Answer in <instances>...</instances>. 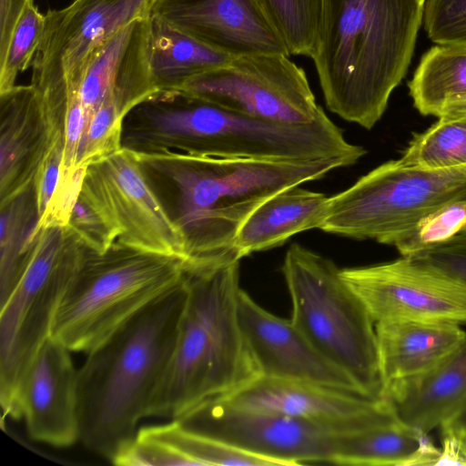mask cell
Masks as SVG:
<instances>
[{
	"label": "cell",
	"mask_w": 466,
	"mask_h": 466,
	"mask_svg": "<svg viewBox=\"0 0 466 466\" xmlns=\"http://www.w3.org/2000/svg\"><path fill=\"white\" fill-rule=\"evenodd\" d=\"M33 4L34 0H0V59L8 47L22 13Z\"/></svg>",
	"instance_id": "obj_37"
},
{
	"label": "cell",
	"mask_w": 466,
	"mask_h": 466,
	"mask_svg": "<svg viewBox=\"0 0 466 466\" xmlns=\"http://www.w3.org/2000/svg\"><path fill=\"white\" fill-rule=\"evenodd\" d=\"M186 276L102 344L77 370L79 440L109 459L149 417L187 299Z\"/></svg>",
	"instance_id": "obj_4"
},
{
	"label": "cell",
	"mask_w": 466,
	"mask_h": 466,
	"mask_svg": "<svg viewBox=\"0 0 466 466\" xmlns=\"http://www.w3.org/2000/svg\"><path fill=\"white\" fill-rule=\"evenodd\" d=\"M376 323L395 320L466 323V283L412 257L340 269Z\"/></svg>",
	"instance_id": "obj_13"
},
{
	"label": "cell",
	"mask_w": 466,
	"mask_h": 466,
	"mask_svg": "<svg viewBox=\"0 0 466 466\" xmlns=\"http://www.w3.org/2000/svg\"><path fill=\"white\" fill-rule=\"evenodd\" d=\"M441 450L428 433L400 420L336 435L329 463L339 465H439Z\"/></svg>",
	"instance_id": "obj_24"
},
{
	"label": "cell",
	"mask_w": 466,
	"mask_h": 466,
	"mask_svg": "<svg viewBox=\"0 0 466 466\" xmlns=\"http://www.w3.org/2000/svg\"><path fill=\"white\" fill-rule=\"evenodd\" d=\"M81 189L104 210L118 234L116 241L185 261V236L133 151L122 147L87 166Z\"/></svg>",
	"instance_id": "obj_12"
},
{
	"label": "cell",
	"mask_w": 466,
	"mask_h": 466,
	"mask_svg": "<svg viewBox=\"0 0 466 466\" xmlns=\"http://www.w3.org/2000/svg\"><path fill=\"white\" fill-rule=\"evenodd\" d=\"M399 161L408 167L448 169L466 165V114L440 116L417 134Z\"/></svg>",
	"instance_id": "obj_28"
},
{
	"label": "cell",
	"mask_w": 466,
	"mask_h": 466,
	"mask_svg": "<svg viewBox=\"0 0 466 466\" xmlns=\"http://www.w3.org/2000/svg\"><path fill=\"white\" fill-rule=\"evenodd\" d=\"M292 304L291 321L371 399H382L376 325L336 264L298 244L281 268Z\"/></svg>",
	"instance_id": "obj_7"
},
{
	"label": "cell",
	"mask_w": 466,
	"mask_h": 466,
	"mask_svg": "<svg viewBox=\"0 0 466 466\" xmlns=\"http://www.w3.org/2000/svg\"><path fill=\"white\" fill-rule=\"evenodd\" d=\"M151 15L232 57L289 56L255 0H157Z\"/></svg>",
	"instance_id": "obj_17"
},
{
	"label": "cell",
	"mask_w": 466,
	"mask_h": 466,
	"mask_svg": "<svg viewBox=\"0 0 466 466\" xmlns=\"http://www.w3.org/2000/svg\"><path fill=\"white\" fill-rule=\"evenodd\" d=\"M122 147L224 158L343 157L352 164L367 153L348 142L323 110L308 124L282 123L238 114L183 90L157 91L137 105L124 120Z\"/></svg>",
	"instance_id": "obj_2"
},
{
	"label": "cell",
	"mask_w": 466,
	"mask_h": 466,
	"mask_svg": "<svg viewBox=\"0 0 466 466\" xmlns=\"http://www.w3.org/2000/svg\"><path fill=\"white\" fill-rule=\"evenodd\" d=\"M422 21L435 44L466 45V0H426Z\"/></svg>",
	"instance_id": "obj_34"
},
{
	"label": "cell",
	"mask_w": 466,
	"mask_h": 466,
	"mask_svg": "<svg viewBox=\"0 0 466 466\" xmlns=\"http://www.w3.org/2000/svg\"><path fill=\"white\" fill-rule=\"evenodd\" d=\"M64 134L53 127L32 85L0 93V203L33 187L35 174Z\"/></svg>",
	"instance_id": "obj_19"
},
{
	"label": "cell",
	"mask_w": 466,
	"mask_h": 466,
	"mask_svg": "<svg viewBox=\"0 0 466 466\" xmlns=\"http://www.w3.org/2000/svg\"><path fill=\"white\" fill-rule=\"evenodd\" d=\"M63 153L64 139H59L52 146L35 174L33 188L38 219L46 213L58 190L61 182Z\"/></svg>",
	"instance_id": "obj_36"
},
{
	"label": "cell",
	"mask_w": 466,
	"mask_h": 466,
	"mask_svg": "<svg viewBox=\"0 0 466 466\" xmlns=\"http://www.w3.org/2000/svg\"><path fill=\"white\" fill-rule=\"evenodd\" d=\"M66 226L86 248L96 253L106 252L118 238L104 210L82 189L73 205Z\"/></svg>",
	"instance_id": "obj_33"
},
{
	"label": "cell",
	"mask_w": 466,
	"mask_h": 466,
	"mask_svg": "<svg viewBox=\"0 0 466 466\" xmlns=\"http://www.w3.org/2000/svg\"><path fill=\"white\" fill-rule=\"evenodd\" d=\"M449 423L461 425L466 428V405L464 406L462 410L456 416V418Z\"/></svg>",
	"instance_id": "obj_39"
},
{
	"label": "cell",
	"mask_w": 466,
	"mask_h": 466,
	"mask_svg": "<svg viewBox=\"0 0 466 466\" xmlns=\"http://www.w3.org/2000/svg\"><path fill=\"white\" fill-rule=\"evenodd\" d=\"M157 0H74L48 9L31 64V85L44 96L79 90L86 66L106 39L129 23L148 18Z\"/></svg>",
	"instance_id": "obj_11"
},
{
	"label": "cell",
	"mask_w": 466,
	"mask_h": 466,
	"mask_svg": "<svg viewBox=\"0 0 466 466\" xmlns=\"http://www.w3.org/2000/svg\"><path fill=\"white\" fill-rule=\"evenodd\" d=\"M465 231H466V228L462 232H465Z\"/></svg>",
	"instance_id": "obj_41"
},
{
	"label": "cell",
	"mask_w": 466,
	"mask_h": 466,
	"mask_svg": "<svg viewBox=\"0 0 466 466\" xmlns=\"http://www.w3.org/2000/svg\"><path fill=\"white\" fill-rule=\"evenodd\" d=\"M420 0H322L311 56L326 106L371 129L411 61Z\"/></svg>",
	"instance_id": "obj_3"
},
{
	"label": "cell",
	"mask_w": 466,
	"mask_h": 466,
	"mask_svg": "<svg viewBox=\"0 0 466 466\" xmlns=\"http://www.w3.org/2000/svg\"><path fill=\"white\" fill-rule=\"evenodd\" d=\"M112 462L125 466H279L273 461L191 431L177 420L138 429Z\"/></svg>",
	"instance_id": "obj_20"
},
{
	"label": "cell",
	"mask_w": 466,
	"mask_h": 466,
	"mask_svg": "<svg viewBox=\"0 0 466 466\" xmlns=\"http://www.w3.org/2000/svg\"><path fill=\"white\" fill-rule=\"evenodd\" d=\"M460 200H466V165L420 169L390 160L329 198L319 229L395 246L420 219Z\"/></svg>",
	"instance_id": "obj_9"
},
{
	"label": "cell",
	"mask_w": 466,
	"mask_h": 466,
	"mask_svg": "<svg viewBox=\"0 0 466 466\" xmlns=\"http://www.w3.org/2000/svg\"><path fill=\"white\" fill-rule=\"evenodd\" d=\"M184 260L116 241L86 248L56 309L51 336L70 351L89 353L185 277Z\"/></svg>",
	"instance_id": "obj_6"
},
{
	"label": "cell",
	"mask_w": 466,
	"mask_h": 466,
	"mask_svg": "<svg viewBox=\"0 0 466 466\" xmlns=\"http://www.w3.org/2000/svg\"><path fill=\"white\" fill-rule=\"evenodd\" d=\"M138 104V98L127 88L114 86L108 90L85 128L77 169L86 168L123 147L124 120Z\"/></svg>",
	"instance_id": "obj_29"
},
{
	"label": "cell",
	"mask_w": 466,
	"mask_h": 466,
	"mask_svg": "<svg viewBox=\"0 0 466 466\" xmlns=\"http://www.w3.org/2000/svg\"><path fill=\"white\" fill-rule=\"evenodd\" d=\"M466 114V95L448 100L437 114V117Z\"/></svg>",
	"instance_id": "obj_38"
},
{
	"label": "cell",
	"mask_w": 466,
	"mask_h": 466,
	"mask_svg": "<svg viewBox=\"0 0 466 466\" xmlns=\"http://www.w3.org/2000/svg\"><path fill=\"white\" fill-rule=\"evenodd\" d=\"M150 69L157 91L179 90L187 82L233 57L151 15Z\"/></svg>",
	"instance_id": "obj_25"
},
{
	"label": "cell",
	"mask_w": 466,
	"mask_h": 466,
	"mask_svg": "<svg viewBox=\"0 0 466 466\" xmlns=\"http://www.w3.org/2000/svg\"><path fill=\"white\" fill-rule=\"evenodd\" d=\"M375 325L382 390L427 371L466 340V332L454 322L395 320Z\"/></svg>",
	"instance_id": "obj_22"
},
{
	"label": "cell",
	"mask_w": 466,
	"mask_h": 466,
	"mask_svg": "<svg viewBox=\"0 0 466 466\" xmlns=\"http://www.w3.org/2000/svg\"><path fill=\"white\" fill-rule=\"evenodd\" d=\"M29 241L24 270L0 312V402L19 419V392L25 372L51 337L61 299L76 274L86 247L67 226L47 227Z\"/></svg>",
	"instance_id": "obj_8"
},
{
	"label": "cell",
	"mask_w": 466,
	"mask_h": 466,
	"mask_svg": "<svg viewBox=\"0 0 466 466\" xmlns=\"http://www.w3.org/2000/svg\"><path fill=\"white\" fill-rule=\"evenodd\" d=\"M223 400L232 405L304 420L334 435L360 432L399 420L385 399L314 383L260 377Z\"/></svg>",
	"instance_id": "obj_15"
},
{
	"label": "cell",
	"mask_w": 466,
	"mask_h": 466,
	"mask_svg": "<svg viewBox=\"0 0 466 466\" xmlns=\"http://www.w3.org/2000/svg\"><path fill=\"white\" fill-rule=\"evenodd\" d=\"M466 228V200L450 203L420 220L394 247L401 256H413L449 240Z\"/></svg>",
	"instance_id": "obj_32"
},
{
	"label": "cell",
	"mask_w": 466,
	"mask_h": 466,
	"mask_svg": "<svg viewBox=\"0 0 466 466\" xmlns=\"http://www.w3.org/2000/svg\"><path fill=\"white\" fill-rule=\"evenodd\" d=\"M285 54L233 57L183 90L228 110L269 121L308 124L323 110L303 68Z\"/></svg>",
	"instance_id": "obj_10"
},
{
	"label": "cell",
	"mask_w": 466,
	"mask_h": 466,
	"mask_svg": "<svg viewBox=\"0 0 466 466\" xmlns=\"http://www.w3.org/2000/svg\"><path fill=\"white\" fill-rule=\"evenodd\" d=\"M18 404L32 439L56 447L79 440L77 370L70 350L52 336L25 372Z\"/></svg>",
	"instance_id": "obj_18"
},
{
	"label": "cell",
	"mask_w": 466,
	"mask_h": 466,
	"mask_svg": "<svg viewBox=\"0 0 466 466\" xmlns=\"http://www.w3.org/2000/svg\"><path fill=\"white\" fill-rule=\"evenodd\" d=\"M45 22V14L35 4L22 13L8 47L0 59V93L15 86L18 75L31 66L43 35Z\"/></svg>",
	"instance_id": "obj_31"
},
{
	"label": "cell",
	"mask_w": 466,
	"mask_h": 466,
	"mask_svg": "<svg viewBox=\"0 0 466 466\" xmlns=\"http://www.w3.org/2000/svg\"><path fill=\"white\" fill-rule=\"evenodd\" d=\"M238 315L261 377L314 383L365 396L352 377L323 355L291 319L264 309L242 289Z\"/></svg>",
	"instance_id": "obj_16"
},
{
	"label": "cell",
	"mask_w": 466,
	"mask_h": 466,
	"mask_svg": "<svg viewBox=\"0 0 466 466\" xmlns=\"http://www.w3.org/2000/svg\"><path fill=\"white\" fill-rule=\"evenodd\" d=\"M412 257L466 283V232L426 248Z\"/></svg>",
	"instance_id": "obj_35"
},
{
	"label": "cell",
	"mask_w": 466,
	"mask_h": 466,
	"mask_svg": "<svg viewBox=\"0 0 466 466\" xmlns=\"http://www.w3.org/2000/svg\"><path fill=\"white\" fill-rule=\"evenodd\" d=\"M134 152V151H133ZM160 200L183 232L189 266L240 260L237 234L266 199L286 188L319 179L343 157L224 158L173 151L134 152Z\"/></svg>",
	"instance_id": "obj_1"
},
{
	"label": "cell",
	"mask_w": 466,
	"mask_h": 466,
	"mask_svg": "<svg viewBox=\"0 0 466 466\" xmlns=\"http://www.w3.org/2000/svg\"><path fill=\"white\" fill-rule=\"evenodd\" d=\"M421 2L425 3L426 0H420Z\"/></svg>",
	"instance_id": "obj_40"
},
{
	"label": "cell",
	"mask_w": 466,
	"mask_h": 466,
	"mask_svg": "<svg viewBox=\"0 0 466 466\" xmlns=\"http://www.w3.org/2000/svg\"><path fill=\"white\" fill-rule=\"evenodd\" d=\"M398 419L429 433L466 405V340L427 371L390 384L382 396Z\"/></svg>",
	"instance_id": "obj_21"
},
{
	"label": "cell",
	"mask_w": 466,
	"mask_h": 466,
	"mask_svg": "<svg viewBox=\"0 0 466 466\" xmlns=\"http://www.w3.org/2000/svg\"><path fill=\"white\" fill-rule=\"evenodd\" d=\"M414 107L436 116L450 99L466 95V45H436L429 49L409 82Z\"/></svg>",
	"instance_id": "obj_26"
},
{
	"label": "cell",
	"mask_w": 466,
	"mask_h": 466,
	"mask_svg": "<svg viewBox=\"0 0 466 466\" xmlns=\"http://www.w3.org/2000/svg\"><path fill=\"white\" fill-rule=\"evenodd\" d=\"M284 42L289 56L311 57L315 50L322 0H255Z\"/></svg>",
	"instance_id": "obj_30"
},
{
	"label": "cell",
	"mask_w": 466,
	"mask_h": 466,
	"mask_svg": "<svg viewBox=\"0 0 466 466\" xmlns=\"http://www.w3.org/2000/svg\"><path fill=\"white\" fill-rule=\"evenodd\" d=\"M299 186L271 196L247 218L235 241L239 259L280 246L297 233L319 229L327 217L329 198Z\"/></svg>",
	"instance_id": "obj_23"
},
{
	"label": "cell",
	"mask_w": 466,
	"mask_h": 466,
	"mask_svg": "<svg viewBox=\"0 0 466 466\" xmlns=\"http://www.w3.org/2000/svg\"><path fill=\"white\" fill-rule=\"evenodd\" d=\"M187 299L149 416L177 420L261 377L238 315L239 260L185 266Z\"/></svg>",
	"instance_id": "obj_5"
},
{
	"label": "cell",
	"mask_w": 466,
	"mask_h": 466,
	"mask_svg": "<svg viewBox=\"0 0 466 466\" xmlns=\"http://www.w3.org/2000/svg\"><path fill=\"white\" fill-rule=\"evenodd\" d=\"M0 305L9 297L25 265L29 237L37 220L33 187L0 203Z\"/></svg>",
	"instance_id": "obj_27"
},
{
	"label": "cell",
	"mask_w": 466,
	"mask_h": 466,
	"mask_svg": "<svg viewBox=\"0 0 466 466\" xmlns=\"http://www.w3.org/2000/svg\"><path fill=\"white\" fill-rule=\"evenodd\" d=\"M177 420L191 431L279 466L329 463L336 437L304 420L241 408L223 400L204 402Z\"/></svg>",
	"instance_id": "obj_14"
}]
</instances>
